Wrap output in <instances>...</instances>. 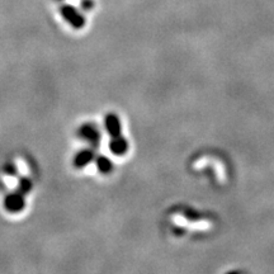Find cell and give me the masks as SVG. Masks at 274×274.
Wrapping results in <instances>:
<instances>
[{"mask_svg":"<svg viewBox=\"0 0 274 274\" xmlns=\"http://www.w3.org/2000/svg\"><path fill=\"white\" fill-rule=\"evenodd\" d=\"M32 189H33V183L30 178H27V177L19 178L17 191H19L21 193H23L26 196V194L31 193V192H32Z\"/></svg>","mask_w":274,"mask_h":274,"instance_id":"cell-8","label":"cell"},{"mask_svg":"<svg viewBox=\"0 0 274 274\" xmlns=\"http://www.w3.org/2000/svg\"><path fill=\"white\" fill-rule=\"evenodd\" d=\"M128 141L124 139L122 134L116 137H110L109 143V150L113 155L116 156H123L126 155L127 151H128Z\"/></svg>","mask_w":274,"mask_h":274,"instance_id":"cell-6","label":"cell"},{"mask_svg":"<svg viewBox=\"0 0 274 274\" xmlns=\"http://www.w3.org/2000/svg\"><path fill=\"white\" fill-rule=\"evenodd\" d=\"M4 208L7 212L13 215L22 212L26 208V196L19 191L8 193L4 198Z\"/></svg>","mask_w":274,"mask_h":274,"instance_id":"cell-3","label":"cell"},{"mask_svg":"<svg viewBox=\"0 0 274 274\" xmlns=\"http://www.w3.org/2000/svg\"><path fill=\"white\" fill-rule=\"evenodd\" d=\"M3 170L7 175H16L17 174V167L13 164V163H8V164L4 165Z\"/></svg>","mask_w":274,"mask_h":274,"instance_id":"cell-9","label":"cell"},{"mask_svg":"<svg viewBox=\"0 0 274 274\" xmlns=\"http://www.w3.org/2000/svg\"><path fill=\"white\" fill-rule=\"evenodd\" d=\"M95 149L94 148H85L79 150L75 154L73 159V165L76 169H84V168L88 167L90 163L94 162L95 159Z\"/></svg>","mask_w":274,"mask_h":274,"instance_id":"cell-4","label":"cell"},{"mask_svg":"<svg viewBox=\"0 0 274 274\" xmlns=\"http://www.w3.org/2000/svg\"><path fill=\"white\" fill-rule=\"evenodd\" d=\"M94 163H95V165H97V169L99 170L100 174H104V175L110 174V173L113 172V168H114L113 167L112 160H110V159L105 155L95 156Z\"/></svg>","mask_w":274,"mask_h":274,"instance_id":"cell-7","label":"cell"},{"mask_svg":"<svg viewBox=\"0 0 274 274\" xmlns=\"http://www.w3.org/2000/svg\"><path fill=\"white\" fill-rule=\"evenodd\" d=\"M60 13L64 17L65 21H66L71 27L75 28V30H81V28L85 26L86 23L85 16H84L80 11H78L75 7L62 6L61 8H60Z\"/></svg>","mask_w":274,"mask_h":274,"instance_id":"cell-2","label":"cell"},{"mask_svg":"<svg viewBox=\"0 0 274 274\" xmlns=\"http://www.w3.org/2000/svg\"><path fill=\"white\" fill-rule=\"evenodd\" d=\"M105 131L108 132L110 137H116L122 134V124L121 119L116 113H108L104 118Z\"/></svg>","mask_w":274,"mask_h":274,"instance_id":"cell-5","label":"cell"},{"mask_svg":"<svg viewBox=\"0 0 274 274\" xmlns=\"http://www.w3.org/2000/svg\"><path fill=\"white\" fill-rule=\"evenodd\" d=\"M78 136L80 140L88 143L91 148L97 149L99 145L100 140H102V132L98 128L97 124L94 123H84L79 127Z\"/></svg>","mask_w":274,"mask_h":274,"instance_id":"cell-1","label":"cell"}]
</instances>
